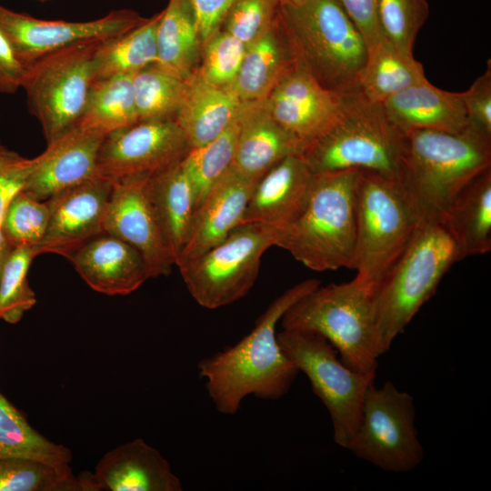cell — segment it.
<instances>
[{
    "mask_svg": "<svg viewBox=\"0 0 491 491\" xmlns=\"http://www.w3.org/2000/svg\"><path fill=\"white\" fill-rule=\"evenodd\" d=\"M133 85L139 121L175 118L186 89L185 80L154 65L134 75Z\"/></svg>",
    "mask_w": 491,
    "mask_h": 491,
    "instance_id": "d590c367",
    "label": "cell"
},
{
    "mask_svg": "<svg viewBox=\"0 0 491 491\" xmlns=\"http://www.w3.org/2000/svg\"><path fill=\"white\" fill-rule=\"evenodd\" d=\"M401 131L436 130L460 133L468 127L461 93L433 85L428 80L412 85L382 103Z\"/></svg>",
    "mask_w": 491,
    "mask_h": 491,
    "instance_id": "cb8c5ba5",
    "label": "cell"
},
{
    "mask_svg": "<svg viewBox=\"0 0 491 491\" xmlns=\"http://www.w3.org/2000/svg\"><path fill=\"white\" fill-rule=\"evenodd\" d=\"M405 146V133L382 104L368 100L356 87L341 93L336 121L302 155L314 174L356 169L399 181Z\"/></svg>",
    "mask_w": 491,
    "mask_h": 491,
    "instance_id": "3957f363",
    "label": "cell"
},
{
    "mask_svg": "<svg viewBox=\"0 0 491 491\" xmlns=\"http://www.w3.org/2000/svg\"><path fill=\"white\" fill-rule=\"evenodd\" d=\"M22 457L55 466L70 465L71 451L54 443L30 426L0 391V458Z\"/></svg>",
    "mask_w": 491,
    "mask_h": 491,
    "instance_id": "d6a6232c",
    "label": "cell"
},
{
    "mask_svg": "<svg viewBox=\"0 0 491 491\" xmlns=\"http://www.w3.org/2000/svg\"><path fill=\"white\" fill-rule=\"evenodd\" d=\"M189 149L175 118L141 120L104 137L97 172L112 181L153 175L181 160Z\"/></svg>",
    "mask_w": 491,
    "mask_h": 491,
    "instance_id": "5bb4252c",
    "label": "cell"
},
{
    "mask_svg": "<svg viewBox=\"0 0 491 491\" xmlns=\"http://www.w3.org/2000/svg\"><path fill=\"white\" fill-rule=\"evenodd\" d=\"M25 65L16 56L0 29V94H14L22 86Z\"/></svg>",
    "mask_w": 491,
    "mask_h": 491,
    "instance_id": "bcb514c9",
    "label": "cell"
},
{
    "mask_svg": "<svg viewBox=\"0 0 491 491\" xmlns=\"http://www.w3.org/2000/svg\"><path fill=\"white\" fill-rule=\"evenodd\" d=\"M235 0H185L193 15L202 46L219 30Z\"/></svg>",
    "mask_w": 491,
    "mask_h": 491,
    "instance_id": "ee69618b",
    "label": "cell"
},
{
    "mask_svg": "<svg viewBox=\"0 0 491 491\" xmlns=\"http://www.w3.org/2000/svg\"><path fill=\"white\" fill-rule=\"evenodd\" d=\"M112 187V180L98 174L48 198V225L34 248L35 255L52 253L69 258L82 245L105 232Z\"/></svg>",
    "mask_w": 491,
    "mask_h": 491,
    "instance_id": "2e32d148",
    "label": "cell"
},
{
    "mask_svg": "<svg viewBox=\"0 0 491 491\" xmlns=\"http://www.w3.org/2000/svg\"><path fill=\"white\" fill-rule=\"evenodd\" d=\"M133 75H121L95 81L76 126L105 137L138 122Z\"/></svg>",
    "mask_w": 491,
    "mask_h": 491,
    "instance_id": "4dcf8cb0",
    "label": "cell"
},
{
    "mask_svg": "<svg viewBox=\"0 0 491 491\" xmlns=\"http://www.w3.org/2000/svg\"><path fill=\"white\" fill-rule=\"evenodd\" d=\"M280 322L283 329L323 336L346 366L376 376L381 353L373 294L356 276L346 283L318 286L292 305Z\"/></svg>",
    "mask_w": 491,
    "mask_h": 491,
    "instance_id": "52a82bcc",
    "label": "cell"
},
{
    "mask_svg": "<svg viewBox=\"0 0 491 491\" xmlns=\"http://www.w3.org/2000/svg\"><path fill=\"white\" fill-rule=\"evenodd\" d=\"M145 19L133 10L121 9L86 22L44 20L0 5V29L25 66L47 54L78 43L117 37Z\"/></svg>",
    "mask_w": 491,
    "mask_h": 491,
    "instance_id": "4fadbf2b",
    "label": "cell"
},
{
    "mask_svg": "<svg viewBox=\"0 0 491 491\" xmlns=\"http://www.w3.org/2000/svg\"><path fill=\"white\" fill-rule=\"evenodd\" d=\"M280 234L266 225L241 224L224 240L177 266L192 297L205 308L216 309L246 296L265 252L276 246Z\"/></svg>",
    "mask_w": 491,
    "mask_h": 491,
    "instance_id": "9c48e42d",
    "label": "cell"
},
{
    "mask_svg": "<svg viewBox=\"0 0 491 491\" xmlns=\"http://www.w3.org/2000/svg\"><path fill=\"white\" fill-rule=\"evenodd\" d=\"M36 256L34 247H14L0 273V320L15 324L36 303L27 273Z\"/></svg>",
    "mask_w": 491,
    "mask_h": 491,
    "instance_id": "8d00e7d4",
    "label": "cell"
},
{
    "mask_svg": "<svg viewBox=\"0 0 491 491\" xmlns=\"http://www.w3.org/2000/svg\"><path fill=\"white\" fill-rule=\"evenodd\" d=\"M468 126L491 137V65L461 93Z\"/></svg>",
    "mask_w": 491,
    "mask_h": 491,
    "instance_id": "b9f144b4",
    "label": "cell"
},
{
    "mask_svg": "<svg viewBox=\"0 0 491 491\" xmlns=\"http://www.w3.org/2000/svg\"><path fill=\"white\" fill-rule=\"evenodd\" d=\"M385 39L400 52L414 55V45L429 15L427 0H377Z\"/></svg>",
    "mask_w": 491,
    "mask_h": 491,
    "instance_id": "74e56055",
    "label": "cell"
},
{
    "mask_svg": "<svg viewBox=\"0 0 491 491\" xmlns=\"http://www.w3.org/2000/svg\"><path fill=\"white\" fill-rule=\"evenodd\" d=\"M426 80L422 64L414 55L400 52L385 39L367 47L366 58L357 78V87L366 98L382 104Z\"/></svg>",
    "mask_w": 491,
    "mask_h": 491,
    "instance_id": "f1b7e54d",
    "label": "cell"
},
{
    "mask_svg": "<svg viewBox=\"0 0 491 491\" xmlns=\"http://www.w3.org/2000/svg\"><path fill=\"white\" fill-rule=\"evenodd\" d=\"M185 81V94L175 119L194 148L224 132L236 118L242 102L231 90L207 85L195 73Z\"/></svg>",
    "mask_w": 491,
    "mask_h": 491,
    "instance_id": "4316f807",
    "label": "cell"
},
{
    "mask_svg": "<svg viewBox=\"0 0 491 491\" xmlns=\"http://www.w3.org/2000/svg\"><path fill=\"white\" fill-rule=\"evenodd\" d=\"M313 176L302 155L286 157L256 183L241 224L258 223L283 232L303 212Z\"/></svg>",
    "mask_w": 491,
    "mask_h": 491,
    "instance_id": "d6986e66",
    "label": "cell"
},
{
    "mask_svg": "<svg viewBox=\"0 0 491 491\" xmlns=\"http://www.w3.org/2000/svg\"><path fill=\"white\" fill-rule=\"evenodd\" d=\"M320 285L311 278L288 288L272 301L249 334L198 363V373L219 413L235 415L250 395L279 400L288 393L299 371L282 350L276 326L292 305Z\"/></svg>",
    "mask_w": 491,
    "mask_h": 491,
    "instance_id": "6da1fadb",
    "label": "cell"
},
{
    "mask_svg": "<svg viewBox=\"0 0 491 491\" xmlns=\"http://www.w3.org/2000/svg\"><path fill=\"white\" fill-rule=\"evenodd\" d=\"M237 134L236 116L218 136L201 146L190 148L182 158L194 191L195 210L214 184L231 167Z\"/></svg>",
    "mask_w": 491,
    "mask_h": 491,
    "instance_id": "e575fe53",
    "label": "cell"
},
{
    "mask_svg": "<svg viewBox=\"0 0 491 491\" xmlns=\"http://www.w3.org/2000/svg\"><path fill=\"white\" fill-rule=\"evenodd\" d=\"M266 101L277 123L306 147L336 121L341 105V93L326 88L295 64Z\"/></svg>",
    "mask_w": 491,
    "mask_h": 491,
    "instance_id": "e0dca14e",
    "label": "cell"
},
{
    "mask_svg": "<svg viewBox=\"0 0 491 491\" xmlns=\"http://www.w3.org/2000/svg\"><path fill=\"white\" fill-rule=\"evenodd\" d=\"M68 259L93 290L107 296L129 295L150 278L140 253L106 232L88 240Z\"/></svg>",
    "mask_w": 491,
    "mask_h": 491,
    "instance_id": "7402d4cb",
    "label": "cell"
},
{
    "mask_svg": "<svg viewBox=\"0 0 491 491\" xmlns=\"http://www.w3.org/2000/svg\"><path fill=\"white\" fill-rule=\"evenodd\" d=\"M303 0H279L280 5H290L300 3Z\"/></svg>",
    "mask_w": 491,
    "mask_h": 491,
    "instance_id": "681fc988",
    "label": "cell"
},
{
    "mask_svg": "<svg viewBox=\"0 0 491 491\" xmlns=\"http://www.w3.org/2000/svg\"><path fill=\"white\" fill-rule=\"evenodd\" d=\"M295 65L293 51L279 18L246 45L233 85L228 88L241 102L266 100Z\"/></svg>",
    "mask_w": 491,
    "mask_h": 491,
    "instance_id": "d4e9b609",
    "label": "cell"
},
{
    "mask_svg": "<svg viewBox=\"0 0 491 491\" xmlns=\"http://www.w3.org/2000/svg\"><path fill=\"white\" fill-rule=\"evenodd\" d=\"M367 47L385 40L378 17L377 0H338Z\"/></svg>",
    "mask_w": 491,
    "mask_h": 491,
    "instance_id": "f6af8a7d",
    "label": "cell"
},
{
    "mask_svg": "<svg viewBox=\"0 0 491 491\" xmlns=\"http://www.w3.org/2000/svg\"><path fill=\"white\" fill-rule=\"evenodd\" d=\"M48 220L49 207L46 200L35 199L22 191L7 207L1 226L13 248H35L45 234Z\"/></svg>",
    "mask_w": 491,
    "mask_h": 491,
    "instance_id": "ab89813d",
    "label": "cell"
},
{
    "mask_svg": "<svg viewBox=\"0 0 491 491\" xmlns=\"http://www.w3.org/2000/svg\"><path fill=\"white\" fill-rule=\"evenodd\" d=\"M15 152L7 149L5 146H4L0 142V162L8 158L12 155H14Z\"/></svg>",
    "mask_w": 491,
    "mask_h": 491,
    "instance_id": "c3c4849f",
    "label": "cell"
},
{
    "mask_svg": "<svg viewBox=\"0 0 491 491\" xmlns=\"http://www.w3.org/2000/svg\"><path fill=\"white\" fill-rule=\"evenodd\" d=\"M102 42L78 43L25 66L21 88L47 144L76 126L94 83V56Z\"/></svg>",
    "mask_w": 491,
    "mask_h": 491,
    "instance_id": "30bf717a",
    "label": "cell"
},
{
    "mask_svg": "<svg viewBox=\"0 0 491 491\" xmlns=\"http://www.w3.org/2000/svg\"><path fill=\"white\" fill-rule=\"evenodd\" d=\"M40 1H46V0H40Z\"/></svg>",
    "mask_w": 491,
    "mask_h": 491,
    "instance_id": "f907efd6",
    "label": "cell"
},
{
    "mask_svg": "<svg viewBox=\"0 0 491 491\" xmlns=\"http://www.w3.org/2000/svg\"><path fill=\"white\" fill-rule=\"evenodd\" d=\"M198 31L185 0H169L156 31L154 65L182 80L195 73L199 48Z\"/></svg>",
    "mask_w": 491,
    "mask_h": 491,
    "instance_id": "f546056e",
    "label": "cell"
},
{
    "mask_svg": "<svg viewBox=\"0 0 491 491\" xmlns=\"http://www.w3.org/2000/svg\"><path fill=\"white\" fill-rule=\"evenodd\" d=\"M460 260L491 249V167L467 183L454 197L441 221Z\"/></svg>",
    "mask_w": 491,
    "mask_h": 491,
    "instance_id": "484cf974",
    "label": "cell"
},
{
    "mask_svg": "<svg viewBox=\"0 0 491 491\" xmlns=\"http://www.w3.org/2000/svg\"><path fill=\"white\" fill-rule=\"evenodd\" d=\"M163 10L125 34L102 42L94 56V82L135 75L156 61V31Z\"/></svg>",
    "mask_w": 491,
    "mask_h": 491,
    "instance_id": "1f68e13d",
    "label": "cell"
},
{
    "mask_svg": "<svg viewBox=\"0 0 491 491\" xmlns=\"http://www.w3.org/2000/svg\"><path fill=\"white\" fill-rule=\"evenodd\" d=\"M413 397L390 381L371 383L364 398L358 427L346 449L385 471L406 473L424 458L415 426Z\"/></svg>",
    "mask_w": 491,
    "mask_h": 491,
    "instance_id": "7c38bea8",
    "label": "cell"
},
{
    "mask_svg": "<svg viewBox=\"0 0 491 491\" xmlns=\"http://www.w3.org/2000/svg\"><path fill=\"white\" fill-rule=\"evenodd\" d=\"M150 196L176 266L185 243L195 196L182 159L149 175Z\"/></svg>",
    "mask_w": 491,
    "mask_h": 491,
    "instance_id": "83f0119b",
    "label": "cell"
},
{
    "mask_svg": "<svg viewBox=\"0 0 491 491\" xmlns=\"http://www.w3.org/2000/svg\"><path fill=\"white\" fill-rule=\"evenodd\" d=\"M256 183L231 165L214 184L195 210L176 266L202 255L241 224Z\"/></svg>",
    "mask_w": 491,
    "mask_h": 491,
    "instance_id": "ffe728a7",
    "label": "cell"
},
{
    "mask_svg": "<svg viewBox=\"0 0 491 491\" xmlns=\"http://www.w3.org/2000/svg\"><path fill=\"white\" fill-rule=\"evenodd\" d=\"M150 175L113 180L104 231L135 247L143 256L150 278L168 276L175 266L150 193Z\"/></svg>",
    "mask_w": 491,
    "mask_h": 491,
    "instance_id": "9a60e30c",
    "label": "cell"
},
{
    "mask_svg": "<svg viewBox=\"0 0 491 491\" xmlns=\"http://www.w3.org/2000/svg\"><path fill=\"white\" fill-rule=\"evenodd\" d=\"M232 167L257 182L287 156L303 155L306 145L271 115L266 101L242 102Z\"/></svg>",
    "mask_w": 491,
    "mask_h": 491,
    "instance_id": "44dd1931",
    "label": "cell"
},
{
    "mask_svg": "<svg viewBox=\"0 0 491 491\" xmlns=\"http://www.w3.org/2000/svg\"><path fill=\"white\" fill-rule=\"evenodd\" d=\"M356 277L374 294L404 251L419 221L396 180L357 170Z\"/></svg>",
    "mask_w": 491,
    "mask_h": 491,
    "instance_id": "ba28073f",
    "label": "cell"
},
{
    "mask_svg": "<svg viewBox=\"0 0 491 491\" xmlns=\"http://www.w3.org/2000/svg\"><path fill=\"white\" fill-rule=\"evenodd\" d=\"M460 261L440 222L418 224L407 246L373 294L381 355L436 293L446 273Z\"/></svg>",
    "mask_w": 491,
    "mask_h": 491,
    "instance_id": "8992f818",
    "label": "cell"
},
{
    "mask_svg": "<svg viewBox=\"0 0 491 491\" xmlns=\"http://www.w3.org/2000/svg\"><path fill=\"white\" fill-rule=\"evenodd\" d=\"M399 183L419 223L440 222L456 194L491 167V137L471 127L460 133L405 132Z\"/></svg>",
    "mask_w": 491,
    "mask_h": 491,
    "instance_id": "7a4b0ae2",
    "label": "cell"
},
{
    "mask_svg": "<svg viewBox=\"0 0 491 491\" xmlns=\"http://www.w3.org/2000/svg\"><path fill=\"white\" fill-rule=\"evenodd\" d=\"M94 491H181L180 479L158 450L142 438L106 452L89 473Z\"/></svg>",
    "mask_w": 491,
    "mask_h": 491,
    "instance_id": "603a6c76",
    "label": "cell"
},
{
    "mask_svg": "<svg viewBox=\"0 0 491 491\" xmlns=\"http://www.w3.org/2000/svg\"><path fill=\"white\" fill-rule=\"evenodd\" d=\"M13 247L11 246L9 241L7 240L2 229V226L0 225V273Z\"/></svg>",
    "mask_w": 491,
    "mask_h": 491,
    "instance_id": "7dc6e473",
    "label": "cell"
},
{
    "mask_svg": "<svg viewBox=\"0 0 491 491\" xmlns=\"http://www.w3.org/2000/svg\"><path fill=\"white\" fill-rule=\"evenodd\" d=\"M277 340L328 410L335 442L346 448L358 427L366 392L376 376L349 368L330 342L317 333L283 329Z\"/></svg>",
    "mask_w": 491,
    "mask_h": 491,
    "instance_id": "8fae6325",
    "label": "cell"
},
{
    "mask_svg": "<svg viewBox=\"0 0 491 491\" xmlns=\"http://www.w3.org/2000/svg\"><path fill=\"white\" fill-rule=\"evenodd\" d=\"M33 158L14 155L0 162V225L13 199L24 191L31 169Z\"/></svg>",
    "mask_w": 491,
    "mask_h": 491,
    "instance_id": "7bdbcfd3",
    "label": "cell"
},
{
    "mask_svg": "<svg viewBox=\"0 0 491 491\" xmlns=\"http://www.w3.org/2000/svg\"><path fill=\"white\" fill-rule=\"evenodd\" d=\"M279 18L296 65L331 91L357 87L367 46L338 0L280 5Z\"/></svg>",
    "mask_w": 491,
    "mask_h": 491,
    "instance_id": "277c9868",
    "label": "cell"
},
{
    "mask_svg": "<svg viewBox=\"0 0 491 491\" xmlns=\"http://www.w3.org/2000/svg\"><path fill=\"white\" fill-rule=\"evenodd\" d=\"M279 8V0H235L222 29L247 45L270 28Z\"/></svg>",
    "mask_w": 491,
    "mask_h": 491,
    "instance_id": "60d3db41",
    "label": "cell"
},
{
    "mask_svg": "<svg viewBox=\"0 0 491 491\" xmlns=\"http://www.w3.org/2000/svg\"><path fill=\"white\" fill-rule=\"evenodd\" d=\"M0 491H89L82 474L70 465L55 466L41 460L0 458Z\"/></svg>",
    "mask_w": 491,
    "mask_h": 491,
    "instance_id": "836d02e7",
    "label": "cell"
},
{
    "mask_svg": "<svg viewBox=\"0 0 491 491\" xmlns=\"http://www.w3.org/2000/svg\"><path fill=\"white\" fill-rule=\"evenodd\" d=\"M203 47L201 65L195 74L207 85L230 88L239 71L246 45L221 29Z\"/></svg>",
    "mask_w": 491,
    "mask_h": 491,
    "instance_id": "f35d334b",
    "label": "cell"
},
{
    "mask_svg": "<svg viewBox=\"0 0 491 491\" xmlns=\"http://www.w3.org/2000/svg\"><path fill=\"white\" fill-rule=\"evenodd\" d=\"M104 136L78 126L47 144L33 158V166L24 192L45 201L96 175L98 151Z\"/></svg>",
    "mask_w": 491,
    "mask_h": 491,
    "instance_id": "ac0fdd59",
    "label": "cell"
},
{
    "mask_svg": "<svg viewBox=\"0 0 491 491\" xmlns=\"http://www.w3.org/2000/svg\"><path fill=\"white\" fill-rule=\"evenodd\" d=\"M356 175V169L314 174L303 212L281 232L276 246L313 271L353 269Z\"/></svg>",
    "mask_w": 491,
    "mask_h": 491,
    "instance_id": "5b68a950",
    "label": "cell"
}]
</instances>
